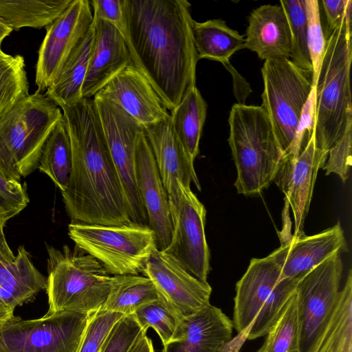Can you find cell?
Returning a JSON list of instances; mask_svg holds the SVG:
<instances>
[{"label": "cell", "mask_w": 352, "mask_h": 352, "mask_svg": "<svg viewBox=\"0 0 352 352\" xmlns=\"http://www.w3.org/2000/svg\"><path fill=\"white\" fill-rule=\"evenodd\" d=\"M68 132L72 165L61 192L72 222L119 226L132 222L92 98L60 107Z\"/></svg>", "instance_id": "cell-2"}, {"label": "cell", "mask_w": 352, "mask_h": 352, "mask_svg": "<svg viewBox=\"0 0 352 352\" xmlns=\"http://www.w3.org/2000/svg\"><path fill=\"white\" fill-rule=\"evenodd\" d=\"M15 258V255L10 249L3 231L0 232V273L6 268Z\"/></svg>", "instance_id": "cell-45"}, {"label": "cell", "mask_w": 352, "mask_h": 352, "mask_svg": "<svg viewBox=\"0 0 352 352\" xmlns=\"http://www.w3.org/2000/svg\"><path fill=\"white\" fill-rule=\"evenodd\" d=\"M343 265L336 252L311 270L298 283L299 351L309 352L336 305Z\"/></svg>", "instance_id": "cell-13"}, {"label": "cell", "mask_w": 352, "mask_h": 352, "mask_svg": "<svg viewBox=\"0 0 352 352\" xmlns=\"http://www.w3.org/2000/svg\"><path fill=\"white\" fill-rule=\"evenodd\" d=\"M28 95L23 56H12L0 49V118Z\"/></svg>", "instance_id": "cell-32"}, {"label": "cell", "mask_w": 352, "mask_h": 352, "mask_svg": "<svg viewBox=\"0 0 352 352\" xmlns=\"http://www.w3.org/2000/svg\"><path fill=\"white\" fill-rule=\"evenodd\" d=\"M328 153L318 148L314 133L298 156L283 155L273 182L285 195L294 220L293 238L304 234L305 220L308 214L319 169L323 168Z\"/></svg>", "instance_id": "cell-16"}, {"label": "cell", "mask_w": 352, "mask_h": 352, "mask_svg": "<svg viewBox=\"0 0 352 352\" xmlns=\"http://www.w3.org/2000/svg\"><path fill=\"white\" fill-rule=\"evenodd\" d=\"M192 34L199 60L211 59L226 65L236 52L244 49V35L221 19L204 22L194 20Z\"/></svg>", "instance_id": "cell-26"}, {"label": "cell", "mask_w": 352, "mask_h": 352, "mask_svg": "<svg viewBox=\"0 0 352 352\" xmlns=\"http://www.w3.org/2000/svg\"><path fill=\"white\" fill-rule=\"evenodd\" d=\"M261 74V106L285 155L294 140L302 109L313 87L312 71L302 69L285 58L265 60Z\"/></svg>", "instance_id": "cell-9"}, {"label": "cell", "mask_w": 352, "mask_h": 352, "mask_svg": "<svg viewBox=\"0 0 352 352\" xmlns=\"http://www.w3.org/2000/svg\"><path fill=\"white\" fill-rule=\"evenodd\" d=\"M113 276L114 289L102 309L129 315L140 307L161 298L153 282L144 275Z\"/></svg>", "instance_id": "cell-31"}, {"label": "cell", "mask_w": 352, "mask_h": 352, "mask_svg": "<svg viewBox=\"0 0 352 352\" xmlns=\"http://www.w3.org/2000/svg\"><path fill=\"white\" fill-rule=\"evenodd\" d=\"M13 30L10 28L7 24L0 18V47L3 40L8 36Z\"/></svg>", "instance_id": "cell-49"}, {"label": "cell", "mask_w": 352, "mask_h": 352, "mask_svg": "<svg viewBox=\"0 0 352 352\" xmlns=\"http://www.w3.org/2000/svg\"><path fill=\"white\" fill-rule=\"evenodd\" d=\"M93 40L92 23L85 36L65 62L54 83L45 92L60 108L69 106L82 98V87L87 72Z\"/></svg>", "instance_id": "cell-25"}, {"label": "cell", "mask_w": 352, "mask_h": 352, "mask_svg": "<svg viewBox=\"0 0 352 352\" xmlns=\"http://www.w3.org/2000/svg\"><path fill=\"white\" fill-rule=\"evenodd\" d=\"M72 165L71 142L63 118L55 126L43 147L37 168L64 192Z\"/></svg>", "instance_id": "cell-30"}, {"label": "cell", "mask_w": 352, "mask_h": 352, "mask_svg": "<svg viewBox=\"0 0 352 352\" xmlns=\"http://www.w3.org/2000/svg\"><path fill=\"white\" fill-rule=\"evenodd\" d=\"M326 17L325 38L340 24L351 0H322L321 1Z\"/></svg>", "instance_id": "cell-43"}, {"label": "cell", "mask_w": 352, "mask_h": 352, "mask_svg": "<svg viewBox=\"0 0 352 352\" xmlns=\"http://www.w3.org/2000/svg\"><path fill=\"white\" fill-rule=\"evenodd\" d=\"M14 215L0 205V232L3 231L6 222Z\"/></svg>", "instance_id": "cell-48"}, {"label": "cell", "mask_w": 352, "mask_h": 352, "mask_svg": "<svg viewBox=\"0 0 352 352\" xmlns=\"http://www.w3.org/2000/svg\"><path fill=\"white\" fill-rule=\"evenodd\" d=\"M309 352H352V271L326 325Z\"/></svg>", "instance_id": "cell-27"}, {"label": "cell", "mask_w": 352, "mask_h": 352, "mask_svg": "<svg viewBox=\"0 0 352 352\" xmlns=\"http://www.w3.org/2000/svg\"><path fill=\"white\" fill-rule=\"evenodd\" d=\"M142 274L153 282L163 300L182 319L210 304L209 283L192 276L163 250L153 252Z\"/></svg>", "instance_id": "cell-15"}, {"label": "cell", "mask_w": 352, "mask_h": 352, "mask_svg": "<svg viewBox=\"0 0 352 352\" xmlns=\"http://www.w3.org/2000/svg\"><path fill=\"white\" fill-rule=\"evenodd\" d=\"M89 1L94 19H102L110 23L123 34L124 0H92Z\"/></svg>", "instance_id": "cell-42"}, {"label": "cell", "mask_w": 352, "mask_h": 352, "mask_svg": "<svg viewBox=\"0 0 352 352\" xmlns=\"http://www.w3.org/2000/svg\"><path fill=\"white\" fill-rule=\"evenodd\" d=\"M0 173L10 179L20 181L21 176L13 162L0 144Z\"/></svg>", "instance_id": "cell-44"}, {"label": "cell", "mask_w": 352, "mask_h": 352, "mask_svg": "<svg viewBox=\"0 0 352 352\" xmlns=\"http://www.w3.org/2000/svg\"><path fill=\"white\" fill-rule=\"evenodd\" d=\"M307 17V41L312 67L313 86H316L324 56L327 40L322 31L319 2L305 0Z\"/></svg>", "instance_id": "cell-36"}, {"label": "cell", "mask_w": 352, "mask_h": 352, "mask_svg": "<svg viewBox=\"0 0 352 352\" xmlns=\"http://www.w3.org/2000/svg\"><path fill=\"white\" fill-rule=\"evenodd\" d=\"M68 235L112 276L142 274L157 249L154 231L148 225L133 222L107 226L72 221Z\"/></svg>", "instance_id": "cell-7"}, {"label": "cell", "mask_w": 352, "mask_h": 352, "mask_svg": "<svg viewBox=\"0 0 352 352\" xmlns=\"http://www.w3.org/2000/svg\"><path fill=\"white\" fill-rule=\"evenodd\" d=\"M29 202L26 185L8 179L0 173V205L16 216Z\"/></svg>", "instance_id": "cell-41"}, {"label": "cell", "mask_w": 352, "mask_h": 352, "mask_svg": "<svg viewBox=\"0 0 352 352\" xmlns=\"http://www.w3.org/2000/svg\"><path fill=\"white\" fill-rule=\"evenodd\" d=\"M346 250L344 232L338 222L311 236L291 237L269 256L278 265L283 278L300 281L333 254Z\"/></svg>", "instance_id": "cell-19"}, {"label": "cell", "mask_w": 352, "mask_h": 352, "mask_svg": "<svg viewBox=\"0 0 352 352\" xmlns=\"http://www.w3.org/2000/svg\"><path fill=\"white\" fill-rule=\"evenodd\" d=\"M124 316L126 315L102 309L93 313L76 352H100L111 329Z\"/></svg>", "instance_id": "cell-37"}, {"label": "cell", "mask_w": 352, "mask_h": 352, "mask_svg": "<svg viewBox=\"0 0 352 352\" xmlns=\"http://www.w3.org/2000/svg\"><path fill=\"white\" fill-rule=\"evenodd\" d=\"M229 137L237 176L238 194H261L273 182L283 152L270 119L261 106L234 104L228 117Z\"/></svg>", "instance_id": "cell-4"}, {"label": "cell", "mask_w": 352, "mask_h": 352, "mask_svg": "<svg viewBox=\"0 0 352 352\" xmlns=\"http://www.w3.org/2000/svg\"><path fill=\"white\" fill-rule=\"evenodd\" d=\"M132 314L145 330L153 328L163 345L175 339L182 321L162 297L140 307Z\"/></svg>", "instance_id": "cell-35"}, {"label": "cell", "mask_w": 352, "mask_h": 352, "mask_svg": "<svg viewBox=\"0 0 352 352\" xmlns=\"http://www.w3.org/2000/svg\"><path fill=\"white\" fill-rule=\"evenodd\" d=\"M14 309L12 307L0 303V327L14 316Z\"/></svg>", "instance_id": "cell-47"}, {"label": "cell", "mask_w": 352, "mask_h": 352, "mask_svg": "<svg viewBox=\"0 0 352 352\" xmlns=\"http://www.w3.org/2000/svg\"><path fill=\"white\" fill-rule=\"evenodd\" d=\"M352 126L329 149L322 169L326 175L337 174L344 183L349 178L351 166Z\"/></svg>", "instance_id": "cell-40"}, {"label": "cell", "mask_w": 352, "mask_h": 352, "mask_svg": "<svg viewBox=\"0 0 352 352\" xmlns=\"http://www.w3.org/2000/svg\"><path fill=\"white\" fill-rule=\"evenodd\" d=\"M94 21L89 0H73L51 24L41 44L36 64V91L52 86L70 54L85 36Z\"/></svg>", "instance_id": "cell-14"}, {"label": "cell", "mask_w": 352, "mask_h": 352, "mask_svg": "<svg viewBox=\"0 0 352 352\" xmlns=\"http://www.w3.org/2000/svg\"><path fill=\"white\" fill-rule=\"evenodd\" d=\"M73 0H0V18L13 30L42 28L55 21Z\"/></svg>", "instance_id": "cell-29"}, {"label": "cell", "mask_w": 352, "mask_h": 352, "mask_svg": "<svg viewBox=\"0 0 352 352\" xmlns=\"http://www.w3.org/2000/svg\"><path fill=\"white\" fill-rule=\"evenodd\" d=\"M144 129L168 195L177 188V180L201 188L191 159L176 135L170 116Z\"/></svg>", "instance_id": "cell-22"}, {"label": "cell", "mask_w": 352, "mask_h": 352, "mask_svg": "<svg viewBox=\"0 0 352 352\" xmlns=\"http://www.w3.org/2000/svg\"><path fill=\"white\" fill-rule=\"evenodd\" d=\"M62 118L60 108L36 91L0 118V144L21 177L37 168L45 142Z\"/></svg>", "instance_id": "cell-8"}, {"label": "cell", "mask_w": 352, "mask_h": 352, "mask_svg": "<svg viewBox=\"0 0 352 352\" xmlns=\"http://www.w3.org/2000/svg\"><path fill=\"white\" fill-rule=\"evenodd\" d=\"M95 96L118 104L143 128L170 116L153 85L133 63L119 71Z\"/></svg>", "instance_id": "cell-18"}, {"label": "cell", "mask_w": 352, "mask_h": 352, "mask_svg": "<svg viewBox=\"0 0 352 352\" xmlns=\"http://www.w3.org/2000/svg\"><path fill=\"white\" fill-rule=\"evenodd\" d=\"M291 34L290 60L297 67L312 71L307 41V17L305 0H280Z\"/></svg>", "instance_id": "cell-34"}, {"label": "cell", "mask_w": 352, "mask_h": 352, "mask_svg": "<svg viewBox=\"0 0 352 352\" xmlns=\"http://www.w3.org/2000/svg\"><path fill=\"white\" fill-rule=\"evenodd\" d=\"M316 114V89L313 86L302 109L294 140L285 154L296 157L306 146L314 133Z\"/></svg>", "instance_id": "cell-39"}, {"label": "cell", "mask_w": 352, "mask_h": 352, "mask_svg": "<svg viewBox=\"0 0 352 352\" xmlns=\"http://www.w3.org/2000/svg\"><path fill=\"white\" fill-rule=\"evenodd\" d=\"M248 20L244 48L265 61L290 58V30L280 5L261 6L252 11Z\"/></svg>", "instance_id": "cell-23"}, {"label": "cell", "mask_w": 352, "mask_h": 352, "mask_svg": "<svg viewBox=\"0 0 352 352\" xmlns=\"http://www.w3.org/2000/svg\"><path fill=\"white\" fill-rule=\"evenodd\" d=\"M190 6L186 0H124L123 36L133 63L169 111L196 85Z\"/></svg>", "instance_id": "cell-1"}, {"label": "cell", "mask_w": 352, "mask_h": 352, "mask_svg": "<svg viewBox=\"0 0 352 352\" xmlns=\"http://www.w3.org/2000/svg\"><path fill=\"white\" fill-rule=\"evenodd\" d=\"M94 40L82 97L91 98L122 68L133 63L123 34L112 24L94 19Z\"/></svg>", "instance_id": "cell-20"}, {"label": "cell", "mask_w": 352, "mask_h": 352, "mask_svg": "<svg viewBox=\"0 0 352 352\" xmlns=\"http://www.w3.org/2000/svg\"><path fill=\"white\" fill-rule=\"evenodd\" d=\"M92 314L47 313L32 320L14 316L0 327V352H76Z\"/></svg>", "instance_id": "cell-10"}, {"label": "cell", "mask_w": 352, "mask_h": 352, "mask_svg": "<svg viewBox=\"0 0 352 352\" xmlns=\"http://www.w3.org/2000/svg\"><path fill=\"white\" fill-rule=\"evenodd\" d=\"M77 248V247H76ZM47 314L94 313L102 309L115 286V278L94 257L67 245H46Z\"/></svg>", "instance_id": "cell-5"}, {"label": "cell", "mask_w": 352, "mask_h": 352, "mask_svg": "<svg viewBox=\"0 0 352 352\" xmlns=\"http://www.w3.org/2000/svg\"><path fill=\"white\" fill-rule=\"evenodd\" d=\"M129 352H155L152 340L143 333Z\"/></svg>", "instance_id": "cell-46"}, {"label": "cell", "mask_w": 352, "mask_h": 352, "mask_svg": "<svg viewBox=\"0 0 352 352\" xmlns=\"http://www.w3.org/2000/svg\"><path fill=\"white\" fill-rule=\"evenodd\" d=\"M233 322L211 304L182 318L174 340L161 352H223L232 340Z\"/></svg>", "instance_id": "cell-21"}, {"label": "cell", "mask_w": 352, "mask_h": 352, "mask_svg": "<svg viewBox=\"0 0 352 352\" xmlns=\"http://www.w3.org/2000/svg\"><path fill=\"white\" fill-rule=\"evenodd\" d=\"M298 282L283 278L269 255L251 259L234 298L233 327L244 341L266 336Z\"/></svg>", "instance_id": "cell-6"}, {"label": "cell", "mask_w": 352, "mask_h": 352, "mask_svg": "<svg viewBox=\"0 0 352 352\" xmlns=\"http://www.w3.org/2000/svg\"><path fill=\"white\" fill-rule=\"evenodd\" d=\"M47 287V277L34 266L23 245L14 261L0 273V303L15 309L32 300Z\"/></svg>", "instance_id": "cell-24"}, {"label": "cell", "mask_w": 352, "mask_h": 352, "mask_svg": "<svg viewBox=\"0 0 352 352\" xmlns=\"http://www.w3.org/2000/svg\"><path fill=\"white\" fill-rule=\"evenodd\" d=\"M146 331L133 314L124 316L111 329L100 352H129Z\"/></svg>", "instance_id": "cell-38"}, {"label": "cell", "mask_w": 352, "mask_h": 352, "mask_svg": "<svg viewBox=\"0 0 352 352\" xmlns=\"http://www.w3.org/2000/svg\"><path fill=\"white\" fill-rule=\"evenodd\" d=\"M177 182L176 190L168 195L172 235L163 251L197 279L207 282L210 254L205 233L206 210L190 186Z\"/></svg>", "instance_id": "cell-11"}, {"label": "cell", "mask_w": 352, "mask_h": 352, "mask_svg": "<svg viewBox=\"0 0 352 352\" xmlns=\"http://www.w3.org/2000/svg\"><path fill=\"white\" fill-rule=\"evenodd\" d=\"M108 148L118 173L132 222L148 225L139 197L135 168V142L143 127L116 103L93 97Z\"/></svg>", "instance_id": "cell-12"}, {"label": "cell", "mask_w": 352, "mask_h": 352, "mask_svg": "<svg viewBox=\"0 0 352 352\" xmlns=\"http://www.w3.org/2000/svg\"><path fill=\"white\" fill-rule=\"evenodd\" d=\"M351 6L326 38L316 89V146L329 149L352 126L350 69L352 60Z\"/></svg>", "instance_id": "cell-3"}, {"label": "cell", "mask_w": 352, "mask_h": 352, "mask_svg": "<svg viewBox=\"0 0 352 352\" xmlns=\"http://www.w3.org/2000/svg\"><path fill=\"white\" fill-rule=\"evenodd\" d=\"M135 168L137 189L148 226L155 232L157 249L164 250L173 230L168 195L144 129L136 138Z\"/></svg>", "instance_id": "cell-17"}, {"label": "cell", "mask_w": 352, "mask_h": 352, "mask_svg": "<svg viewBox=\"0 0 352 352\" xmlns=\"http://www.w3.org/2000/svg\"><path fill=\"white\" fill-rule=\"evenodd\" d=\"M299 320L298 300L294 292L289 298L274 324L256 352H298Z\"/></svg>", "instance_id": "cell-33"}, {"label": "cell", "mask_w": 352, "mask_h": 352, "mask_svg": "<svg viewBox=\"0 0 352 352\" xmlns=\"http://www.w3.org/2000/svg\"><path fill=\"white\" fill-rule=\"evenodd\" d=\"M208 104L196 85L189 87L179 103L170 111L174 131L195 162L206 118Z\"/></svg>", "instance_id": "cell-28"}]
</instances>
